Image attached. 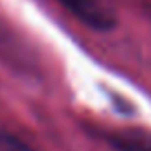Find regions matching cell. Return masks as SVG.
Instances as JSON below:
<instances>
[{"label": "cell", "instance_id": "6da1fadb", "mask_svg": "<svg viewBox=\"0 0 151 151\" xmlns=\"http://www.w3.org/2000/svg\"><path fill=\"white\" fill-rule=\"evenodd\" d=\"M60 2L76 18H80L85 24L98 31H109L116 24V11L109 0H60Z\"/></svg>", "mask_w": 151, "mask_h": 151}, {"label": "cell", "instance_id": "7a4b0ae2", "mask_svg": "<svg viewBox=\"0 0 151 151\" xmlns=\"http://www.w3.org/2000/svg\"><path fill=\"white\" fill-rule=\"evenodd\" d=\"M0 151H33L27 142L18 140L16 136L9 133H0Z\"/></svg>", "mask_w": 151, "mask_h": 151}]
</instances>
